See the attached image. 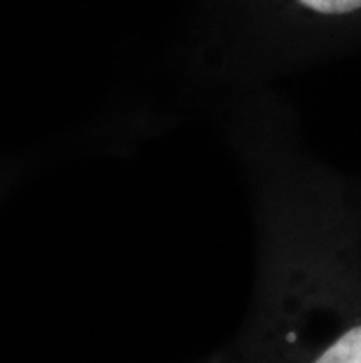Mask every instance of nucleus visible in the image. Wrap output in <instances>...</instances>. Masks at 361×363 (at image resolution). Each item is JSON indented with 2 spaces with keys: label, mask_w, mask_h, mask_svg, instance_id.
I'll return each mask as SVG.
<instances>
[{
  "label": "nucleus",
  "mask_w": 361,
  "mask_h": 363,
  "mask_svg": "<svg viewBox=\"0 0 361 363\" xmlns=\"http://www.w3.org/2000/svg\"><path fill=\"white\" fill-rule=\"evenodd\" d=\"M307 10L319 14H331V17H340V14H350L361 10V0H298Z\"/></svg>",
  "instance_id": "nucleus-1"
}]
</instances>
